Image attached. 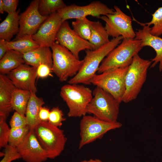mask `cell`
<instances>
[{"label": "cell", "mask_w": 162, "mask_h": 162, "mask_svg": "<svg viewBox=\"0 0 162 162\" xmlns=\"http://www.w3.org/2000/svg\"><path fill=\"white\" fill-rule=\"evenodd\" d=\"M63 22L57 12L51 14L32 35V38L40 46L51 47L56 41L57 34Z\"/></svg>", "instance_id": "obj_14"}, {"label": "cell", "mask_w": 162, "mask_h": 162, "mask_svg": "<svg viewBox=\"0 0 162 162\" xmlns=\"http://www.w3.org/2000/svg\"><path fill=\"white\" fill-rule=\"evenodd\" d=\"M152 18L150 22L142 23L149 26L151 25H153V26L151 27V34L159 36L162 34V6L158 8L152 14Z\"/></svg>", "instance_id": "obj_29"}, {"label": "cell", "mask_w": 162, "mask_h": 162, "mask_svg": "<svg viewBox=\"0 0 162 162\" xmlns=\"http://www.w3.org/2000/svg\"><path fill=\"white\" fill-rule=\"evenodd\" d=\"M4 9V12L8 14L15 13L18 4V0H2Z\"/></svg>", "instance_id": "obj_35"}, {"label": "cell", "mask_w": 162, "mask_h": 162, "mask_svg": "<svg viewBox=\"0 0 162 162\" xmlns=\"http://www.w3.org/2000/svg\"><path fill=\"white\" fill-rule=\"evenodd\" d=\"M141 41L135 39H123L104 59L97 71L100 74L107 70L129 66L134 57L141 50Z\"/></svg>", "instance_id": "obj_2"}, {"label": "cell", "mask_w": 162, "mask_h": 162, "mask_svg": "<svg viewBox=\"0 0 162 162\" xmlns=\"http://www.w3.org/2000/svg\"><path fill=\"white\" fill-rule=\"evenodd\" d=\"M4 12V9L2 0H0V13L3 14Z\"/></svg>", "instance_id": "obj_39"}, {"label": "cell", "mask_w": 162, "mask_h": 162, "mask_svg": "<svg viewBox=\"0 0 162 162\" xmlns=\"http://www.w3.org/2000/svg\"><path fill=\"white\" fill-rule=\"evenodd\" d=\"M139 23L143 27L142 29L135 32V39L141 41L142 47L149 46L154 50L156 54L155 57L151 60L152 64L150 68H154L159 63V70L161 72L162 71V38L151 34V27L149 26Z\"/></svg>", "instance_id": "obj_17"}, {"label": "cell", "mask_w": 162, "mask_h": 162, "mask_svg": "<svg viewBox=\"0 0 162 162\" xmlns=\"http://www.w3.org/2000/svg\"><path fill=\"white\" fill-rule=\"evenodd\" d=\"M16 148L21 158L26 162H43L48 158L34 130L29 131L23 141Z\"/></svg>", "instance_id": "obj_15"}, {"label": "cell", "mask_w": 162, "mask_h": 162, "mask_svg": "<svg viewBox=\"0 0 162 162\" xmlns=\"http://www.w3.org/2000/svg\"><path fill=\"white\" fill-rule=\"evenodd\" d=\"M20 10L8 15L0 24V38L8 42L19 31Z\"/></svg>", "instance_id": "obj_21"}, {"label": "cell", "mask_w": 162, "mask_h": 162, "mask_svg": "<svg viewBox=\"0 0 162 162\" xmlns=\"http://www.w3.org/2000/svg\"><path fill=\"white\" fill-rule=\"evenodd\" d=\"M50 110L46 106H42L40 109L39 117L41 122H48Z\"/></svg>", "instance_id": "obj_36"}, {"label": "cell", "mask_w": 162, "mask_h": 162, "mask_svg": "<svg viewBox=\"0 0 162 162\" xmlns=\"http://www.w3.org/2000/svg\"><path fill=\"white\" fill-rule=\"evenodd\" d=\"M7 45L9 49L14 50L22 54L35 50L40 46L32 38V36L25 35L15 40L8 42Z\"/></svg>", "instance_id": "obj_24"}, {"label": "cell", "mask_w": 162, "mask_h": 162, "mask_svg": "<svg viewBox=\"0 0 162 162\" xmlns=\"http://www.w3.org/2000/svg\"></svg>", "instance_id": "obj_40"}, {"label": "cell", "mask_w": 162, "mask_h": 162, "mask_svg": "<svg viewBox=\"0 0 162 162\" xmlns=\"http://www.w3.org/2000/svg\"><path fill=\"white\" fill-rule=\"evenodd\" d=\"M113 14L101 16L100 18L105 22V28L109 36L113 38L122 36L124 39H134L135 32L132 26L131 17L117 6L113 7Z\"/></svg>", "instance_id": "obj_10"}, {"label": "cell", "mask_w": 162, "mask_h": 162, "mask_svg": "<svg viewBox=\"0 0 162 162\" xmlns=\"http://www.w3.org/2000/svg\"><path fill=\"white\" fill-rule=\"evenodd\" d=\"M30 130L28 125L21 128H10L8 144L16 147L23 141Z\"/></svg>", "instance_id": "obj_28"}, {"label": "cell", "mask_w": 162, "mask_h": 162, "mask_svg": "<svg viewBox=\"0 0 162 162\" xmlns=\"http://www.w3.org/2000/svg\"><path fill=\"white\" fill-rule=\"evenodd\" d=\"M31 94V92L29 91L16 88L13 93L12 98L13 110L25 116Z\"/></svg>", "instance_id": "obj_25"}, {"label": "cell", "mask_w": 162, "mask_h": 162, "mask_svg": "<svg viewBox=\"0 0 162 162\" xmlns=\"http://www.w3.org/2000/svg\"><path fill=\"white\" fill-rule=\"evenodd\" d=\"M25 63L35 68L42 64L52 68V52L49 47L40 46L37 49L23 54Z\"/></svg>", "instance_id": "obj_19"}, {"label": "cell", "mask_w": 162, "mask_h": 162, "mask_svg": "<svg viewBox=\"0 0 162 162\" xmlns=\"http://www.w3.org/2000/svg\"><path fill=\"white\" fill-rule=\"evenodd\" d=\"M66 6L62 0H39L38 10L42 15L49 16Z\"/></svg>", "instance_id": "obj_26"}, {"label": "cell", "mask_w": 162, "mask_h": 162, "mask_svg": "<svg viewBox=\"0 0 162 162\" xmlns=\"http://www.w3.org/2000/svg\"><path fill=\"white\" fill-rule=\"evenodd\" d=\"M56 40L69 50L78 59L81 51L94 50L93 46L88 41L81 38L71 28L67 21L62 23L57 34Z\"/></svg>", "instance_id": "obj_12"}, {"label": "cell", "mask_w": 162, "mask_h": 162, "mask_svg": "<svg viewBox=\"0 0 162 162\" xmlns=\"http://www.w3.org/2000/svg\"><path fill=\"white\" fill-rule=\"evenodd\" d=\"M9 124L10 128H21L28 125L25 116L16 112L12 116Z\"/></svg>", "instance_id": "obj_33"}, {"label": "cell", "mask_w": 162, "mask_h": 162, "mask_svg": "<svg viewBox=\"0 0 162 162\" xmlns=\"http://www.w3.org/2000/svg\"></svg>", "instance_id": "obj_41"}, {"label": "cell", "mask_w": 162, "mask_h": 162, "mask_svg": "<svg viewBox=\"0 0 162 162\" xmlns=\"http://www.w3.org/2000/svg\"><path fill=\"white\" fill-rule=\"evenodd\" d=\"M16 88L36 93L37 68L23 64L8 74Z\"/></svg>", "instance_id": "obj_16"}, {"label": "cell", "mask_w": 162, "mask_h": 162, "mask_svg": "<svg viewBox=\"0 0 162 162\" xmlns=\"http://www.w3.org/2000/svg\"><path fill=\"white\" fill-rule=\"evenodd\" d=\"M93 97L87 108V113L102 121H117L119 104L110 94L101 88L96 86L93 92Z\"/></svg>", "instance_id": "obj_7"}, {"label": "cell", "mask_w": 162, "mask_h": 162, "mask_svg": "<svg viewBox=\"0 0 162 162\" xmlns=\"http://www.w3.org/2000/svg\"><path fill=\"white\" fill-rule=\"evenodd\" d=\"M16 88L8 76L0 74V116L7 118L13 110L12 98Z\"/></svg>", "instance_id": "obj_18"}, {"label": "cell", "mask_w": 162, "mask_h": 162, "mask_svg": "<svg viewBox=\"0 0 162 162\" xmlns=\"http://www.w3.org/2000/svg\"><path fill=\"white\" fill-rule=\"evenodd\" d=\"M34 131L48 158L54 159L60 155L67 141L62 130L48 122H40Z\"/></svg>", "instance_id": "obj_6"}, {"label": "cell", "mask_w": 162, "mask_h": 162, "mask_svg": "<svg viewBox=\"0 0 162 162\" xmlns=\"http://www.w3.org/2000/svg\"><path fill=\"white\" fill-rule=\"evenodd\" d=\"M52 68L49 65L42 64L37 68V77L41 78H45L49 76H52Z\"/></svg>", "instance_id": "obj_34"}, {"label": "cell", "mask_w": 162, "mask_h": 162, "mask_svg": "<svg viewBox=\"0 0 162 162\" xmlns=\"http://www.w3.org/2000/svg\"><path fill=\"white\" fill-rule=\"evenodd\" d=\"M151 60L144 59L138 54L133 58L129 66L125 78V92L122 102L129 103L137 97L146 81Z\"/></svg>", "instance_id": "obj_3"}, {"label": "cell", "mask_w": 162, "mask_h": 162, "mask_svg": "<svg viewBox=\"0 0 162 162\" xmlns=\"http://www.w3.org/2000/svg\"><path fill=\"white\" fill-rule=\"evenodd\" d=\"M65 120L62 111L58 107H54L50 110L48 122L51 124L60 127Z\"/></svg>", "instance_id": "obj_30"}, {"label": "cell", "mask_w": 162, "mask_h": 162, "mask_svg": "<svg viewBox=\"0 0 162 162\" xmlns=\"http://www.w3.org/2000/svg\"><path fill=\"white\" fill-rule=\"evenodd\" d=\"M39 0L31 2L26 10L20 15L19 31L14 40L25 35L35 34L49 16L42 15L38 10Z\"/></svg>", "instance_id": "obj_13"}, {"label": "cell", "mask_w": 162, "mask_h": 162, "mask_svg": "<svg viewBox=\"0 0 162 162\" xmlns=\"http://www.w3.org/2000/svg\"><path fill=\"white\" fill-rule=\"evenodd\" d=\"M80 162H103L101 160L98 159H91L88 160H83Z\"/></svg>", "instance_id": "obj_38"}, {"label": "cell", "mask_w": 162, "mask_h": 162, "mask_svg": "<svg viewBox=\"0 0 162 162\" xmlns=\"http://www.w3.org/2000/svg\"><path fill=\"white\" fill-rule=\"evenodd\" d=\"M44 104L42 98L38 97L35 93L31 92L25 115L30 130H34L36 127L41 122L39 114L40 108Z\"/></svg>", "instance_id": "obj_20"}, {"label": "cell", "mask_w": 162, "mask_h": 162, "mask_svg": "<svg viewBox=\"0 0 162 162\" xmlns=\"http://www.w3.org/2000/svg\"><path fill=\"white\" fill-rule=\"evenodd\" d=\"M122 126V124L118 121L106 122L94 116H83L80 124V140L79 148L81 149L97 139H101L108 131L119 128Z\"/></svg>", "instance_id": "obj_9"}, {"label": "cell", "mask_w": 162, "mask_h": 162, "mask_svg": "<svg viewBox=\"0 0 162 162\" xmlns=\"http://www.w3.org/2000/svg\"><path fill=\"white\" fill-rule=\"evenodd\" d=\"M25 63L22 54L9 49L0 59V74H8L21 64Z\"/></svg>", "instance_id": "obj_22"}, {"label": "cell", "mask_w": 162, "mask_h": 162, "mask_svg": "<svg viewBox=\"0 0 162 162\" xmlns=\"http://www.w3.org/2000/svg\"><path fill=\"white\" fill-rule=\"evenodd\" d=\"M9 50L6 44V41L4 39H0V59L4 56Z\"/></svg>", "instance_id": "obj_37"}, {"label": "cell", "mask_w": 162, "mask_h": 162, "mask_svg": "<svg viewBox=\"0 0 162 162\" xmlns=\"http://www.w3.org/2000/svg\"><path fill=\"white\" fill-rule=\"evenodd\" d=\"M4 148V157L0 162H11L21 158L16 147L8 144Z\"/></svg>", "instance_id": "obj_32"}, {"label": "cell", "mask_w": 162, "mask_h": 162, "mask_svg": "<svg viewBox=\"0 0 162 162\" xmlns=\"http://www.w3.org/2000/svg\"><path fill=\"white\" fill-rule=\"evenodd\" d=\"M91 36L89 41L93 46L94 50L101 47L110 40L105 28L99 21H91Z\"/></svg>", "instance_id": "obj_23"}, {"label": "cell", "mask_w": 162, "mask_h": 162, "mask_svg": "<svg viewBox=\"0 0 162 162\" xmlns=\"http://www.w3.org/2000/svg\"><path fill=\"white\" fill-rule=\"evenodd\" d=\"M52 72L61 82L74 77L82 66L83 60L77 58L69 50L56 42L51 47Z\"/></svg>", "instance_id": "obj_5"}, {"label": "cell", "mask_w": 162, "mask_h": 162, "mask_svg": "<svg viewBox=\"0 0 162 162\" xmlns=\"http://www.w3.org/2000/svg\"><path fill=\"white\" fill-rule=\"evenodd\" d=\"M91 21L84 17L76 19L72 23L74 30L81 38L88 41L91 34Z\"/></svg>", "instance_id": "obj_27"}, {"label": "cell", "mask_w": 162, "mask_h": 162, "mask_svg": "<svg viewBox=\"0 0 162 162\" xmlns=\"http://www.w3.org/2000/svg\"><path fill=\"white\" fill-rule=\"evenodd\" d=\"M128 67L111 69L96 74L90 83L109 93L120 104L125 92V78Z\"/></svg>", "instance_id": "obj_8"}, {"label": "cell", "mask_w": 162, "mask_h": 162, "mask_svg": "<svg viewBox=\"0 0 162 162\" xmlns=\"http://www.w3.org/2000/svg\"><path fill=\"white\" fill-rule=\"evenodd\" d=\"M122 36L112 38L108 43L96 50H85L82 66L77 74L68 82L70 84H90L104 59L122 42Z\"/></svg>", "instance_id": "obj_1"}, {"label": "cell", "mask_w": 162, "mask_h": 162, "mask_svg": "<svg viewBox=\"0 0 162 162\" xmlns=\"http://www.w3.org/2000/svg\"><path fill=\"white\" fill-rule=\"evenodd\" d=\"M60 95L69 109V117H80L87 114V108L93 97V92L83 85L68 84L61 88Z\"/></svg>", "instance_id": "obj_4"}, {"label": "cell", "mask_w": 162, "mask_h": 162, "mask_svg": "<svg viewBox=\"0 0 162 162\" xmlns=\"http://www.w3.org/2000/svg\"><path fill=\"white\" fill-rule=\"evenodd\" d=\"M57 12L64 22L69 19H76L88 16L100 18L101 16L113 14L115 10L100 1H94L85 6L75 4L67 6Z\"/></svg>", "instance_id": "obj_11"}, {"label": "cell", "mask_w": 162, "mask_h": 162, "mask_svg": "<svg viewBox=\"0 0 162 162\" xmlns=\"http://www.w3.org/2000/svg\"><path fill=\"white\" fill-rule=\"evenodd\" d=\"M7 117L0 116V148H5L8 144L10 129L6 121Z\"/></svg>", "instance_id": "obj_31"}]
</instances>
